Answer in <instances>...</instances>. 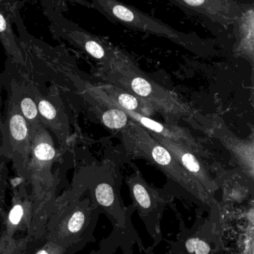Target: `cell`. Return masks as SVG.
<instances>
[{
  "label": "cell",
  "instance_id": "6da1fadb",
  "mask_svg": "<svg viewBox=\"0 0 254 254\" xmlns=\"http://www.w3.org/2000/svg\"><path fill=\"white\" fill-rule=\"evenodd\" d=\"M120 131L125 149L130 155L148 160L204 204L209 206L215 204L214 196L181 166L170 151L160 144L149 130L130 120L128 124Z\"/></svg>",
  "mask_w": 254,
  "mask_h": 254
},
{
  "label": "cell",
  "instance_id": "7a4b0ae2",
  "mask_svg": "<svg viewBox=\"0 0 254 254\" xmlns=\"http://www.w3.org/2000/svg\"><path fill=\"white\" fill-rule=\"evenodd\" d=\"M93 2L96 8L114 23L166 38L199 57H210L216 54L212 41H206L195 33L176 30L158 19L126 5L120 0H93Z\"/></svg>",
  "mask_w": 254,
  "mask_h": 254
},
{
  "label": "cell",
  "instance_id": "3957f363",
  "mask_svg": "<svg viewBox=\"0 0 254 254\" xmlns=\"http://www.w3.org/2000/svg\"><path fill=\"white\" fill-rule=\"evenodd\" d=\"M104 74L110 84L136 95L168 118H194V111L188 105L148 78L130 58L115 66L104 68Z\"/></svg>",
  "mask_w": 254,
  "mask_h": 254
},
{
  "label": "cell",
  "instance_id": "277c9868",
  "mask_svg": "<svg viewBox=\"0 0 254 254\" xmlns=\"http://www.w3.org/2000/svg\"><path fill=\"white\" fill-rule=\"evenodd\" d=\"M208 25L221 30L234 28L242 10L251 2L239 0H169Z\"/></svg>",
  "mask_w": 254,
  "mask_h": 254
},
{
  "label": "cell",
  "instance_id": "5b68a950",
  "mask_svg": "<svg viewBox=\"0 0 254 254\" xmlns=\"http://www.w3.org/2000/svg\"><path fill=\"white\" fill-rule=\"evenodd\" d=\"M130 197L139 216L146 226L147 230L152 236L160 234V224L166 199L158 190L148 185L142 175L133 174L127 180Z\"/></svg>",
  "mask_w": 254,
  "mask_h": 254
},
{
  "label": "cell",
  "instance_id": "8992f818",
  "mask_svg": "<svg viewBox=\"0 0 254 254\" xmlns=\"http://www.w3.org/2000/svg\"><path fill=\"white\" fill-rule=\"evenodd\" d=\"M93 193L95 201L111 220L114 229L127 230L130 217L120 198L118 184L111 172H106L99 179L93 187Z\"/></svg>",
  "mask_w": 254,
  "mask_h": 254
},
{
  "label": "cell",
  "instance_id": "52a82bcc",
  "mask_svg": "<svg viewBox=\"0 0 254 254\" xmlns=\"http://www.w3.org/2000/svg\"><path fill=\"white\" fill-rule=\"evenodd\" d=\"M151 133L160 144L170 151L184 169L197 180L209 194L214 196L215 191L218 190V185L203 166L201 160L197 157V154L190 146L157 133L152 132Z\"/></svg>",
  "mask_w": 254,
  "mask_h": 254
},
{
  "label": "cell",
  "instance_id": "ba28073f",
  "mask_svg": "<svg viewBox=\"0 0 254 254\" xmlns=\"http://www.w3.org/2000/svg\"><path fill=\"white\" fill-rule=\"evenodd\" d=\"M99 96L101 101L108 102L111 105H115V106L121 108L127 114L130 120H133L135 123L145 127L149 131L164 136V137L168 138V139H172V140L183 142V143L190 146L196 154H200L202 152L201 148L199 145L198 142L193 137L190 130L178 126H174V125L163 124V123L155 121L151 117H145V116L141 115V114L132 112V111H126V110L120 108V106H117V105L108 102V100L104 99L102 96Z\"/></svg>",
  "mask_w": 254,
  "mask_h": 254
},
{
  "label": "cell",
  "instance_id": "9c48e42d",
  "mask_svg": "<svg viewBox=\"0 0 254 254\" xmlns=\"http://www.w3.org/2000/svg\"><path fill=\"white\" fill-rule=\"evenodd\" d=\"M99 96L126 111L137 113L145 117H151L157 112L149 103L143 99L110 83L101 87Z\"/></svg>",
  "mask_w": 254,
  "mask_h": 254
},
{
  "label": "cell",
  "instance_id": "30bf717a",
  "mask_svg": "<svg viewBox=\"0 0 254 254\" xmlns=\"http://www.w3.org/2000/svg\"><path fill=\"white\" fill-rule=\"evenodd\" d=\"M101 102L107 108L101 116V120L105 126L113 130H122L128 124L130 119L121 108L104 101Z\"/></svg>",
  "mask_w": 254,
  "mask_h": 254
},
{
  "label": "cell",
  "instance_id": "8fae6325",
  "mask_svg": "<svg viewBox=\"0 0 254 254\" xmlns=\"http://www.w3.org/2000/svg\"><path fill=\"white\" fill-rule=\"evenodd\" d=\"M90 210L88 206H80L69 215L67 220V230L72 235H78L87 226Z\"/></svg>",
  "mask_w": 254,
  "mask_h": 254
},
{
  "label": "cell",
  "instance_id": "7c38bea8",
  "mask_svg": "<svg viewBox=\"0 0 254 254\" xmlns=\"http://www.w3.org/2000/svg\"><path fill=\"white\" fill-rule=\"evenodd\" d=\"M9 129L11 136L17 142H23L27 139L28 126L22 115L15 114L11 116L9 122Z\"/></svg>",
  "mask_w": 254,
  "mask_h": 254
},
{
  "label": "cell",
  "instance_id": "4fadbf2b",
  "mask_svg": "<svg viewBox=\"0 0 254 254\" xmlns=\"http://www.w3.org/2000/svg\"><path fill=\"white\" fill-rule=\"evenodd\" d=\"M34 154L38 161L41 163H49L54 158L56 150L50 141L40 138L35 141Z\"/></svg>",
  "mask_w": 254,
  "mask_h": 254
},
{
  "label": "cell",
  "instance_id": "5bb4252c",
  "mask_svg": "<svg viewBox=\"0 0 254 254\" xmlns=\"http://www.w3.org/2000/svg\"><path fill=\"white\" fill-rule=\"evenodd\" d=\"M187 251L191 254H206L211 252V248L206 242L197 238H191L186 242Z\"/></svg>",
  "mask_w": 254,
  "mask_h": 254
},
{
  "label": "cell",
  "instance_id": "9a60e30c",
  "mask_svg": "<svg viewBox=\"0 0 254 254\" xmlns=\"http://www.w3.org/2000/svg\"><path fill=\"white\" fill-rule=\"evenodd\" d=\"M22 113L29 120H34L38 117V108L34 101L30 98H24L20 104Z\"/></svg>",
  "mask_w": 254,
  "mask_h": 254
},
{
  "label": "cell",
  "instance_id": "2e32d148",
  "mask_svg": "<svg viewBox=\"0 0 254 254\" xmlns=\"http://www.w3.org/2000/svg\"><path fill=\"white\" fill-rule=\"evenodd\" d=\"M38 110L41 115L48 120H52L56 117V110L50 102L47 100L40 101Z\"/></svg>",
  "mask_w": 254,
  "mask_h": 254
},
{
  "label": "cell",
  "instance_id": "e0dca14e",
  "mask_svg": "<svg viewBox=\"0 0 254 254\" xmlns=\"http://www.w3.org/2000/svg\"><path fill=\"white\" fill-rule=\"evenodd\" d=\"M23 213H24V210H23V206L20 204L15 205L14 207L11 209L9 216H8L10 222L14 225H17L21 221Z\"/></svg>",
  "mask_w": 254,
  "mask_h": 254
},
{
  "label": "cell",
  "instance_id": "ac0fdd59",
  "mask_svg": "<svg viewBox=\"0 0 254 254\" xmlns=\"http://www.w3.org/2000/svg\"><path fill=\"white\" fill-rule=\"evenodd\" d=\"M7 23L5 19L4 18L3 15L0 14V32H3L6 30Z\"/></svg>",
  "mask_w": 254,
  "mask_h": 254
}]
</instances>
